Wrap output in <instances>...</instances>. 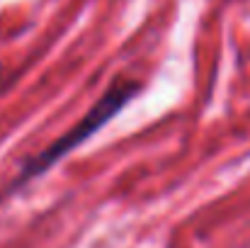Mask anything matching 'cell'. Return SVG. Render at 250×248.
Listing matches in <instances>:
<instances>
[{
    "instance_id": "1",
    "label": "cell",
    "mask_w": 250,
    "mask_h": 248,
    "mask_svg": "<svg viewBox=\"0 0 250 248\" xmlns=\"http://www.w3.org/2000/svg\"><path fill=\"white\" fill-rule=\"evenodd\" d=\"M136 92H139V85H136V83H117V85H112V88L100 97V102L85 114L83 119H81L66 136H61V139H59L56 144H51L46 151H42L32 163H27V168L22 170V175L17 178L15 185H22V182H27V180L39 178L42 173H46L54 163H59L66 154H71L76 146H81L85 139H90L92 134H97V129H102L112 117H117L119 110H122Z\"/></svg>"
}]
</instances>
